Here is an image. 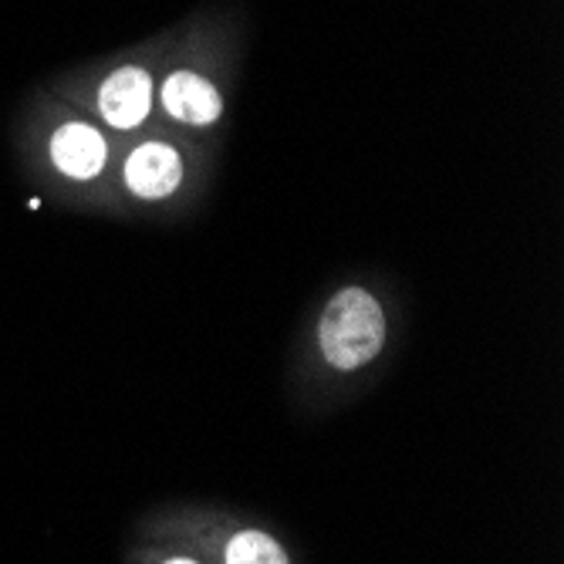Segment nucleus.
Instances as JSON below:
<instances>
[{"mask_svg":"<svg viewBox=\"0 0 564 564\" xmlns=\"http://www.w3.org/2000/svg\"><path fill=\"white\" fill-rule=\"evenodd\" d=\"M322 362L335 372H358L372 366L389 345L386 301L369 284H345L325 304L315 325Z\"/></svg>","mask_w":564,"mask_h":564,"instance_id":"1","label":"nucleus"},{"mask_svg":"<svg viewBox=\"0 0 564 564\" xmlns=\"http://www.w3.org/2000/svg\"><path fill=\"white\" fill-rule=\"evenodd\" d=\"M186 180L183 152L166 139L139 142L122 163V186L139 203H166Z\"/></svg>","mask_w":564,"mask_h":564,"instance_id":"2","label":"nucleus"},{"mask_svg":"<svg viewBox=\"0 0 564 564\" xmlns=\"http://www.w3.org/2000/svg\"><path fill=\"white\" fill-rule=\"evenodd\" d=\"M152 101H156V82L145 65H119L101 78L95 91V109L101 122L116 132H135L149 122Z\"/></svg>","mask_w":564,"mask_h":564,"instance_id":"3","label":"nucleus"},{"mask_svg":"<svg viewBox=\"0 0 564 564\" xmlns=\"http://www.w3.org/2000/svg\"><path fill=\"white\" fill-rule=\"evenodd\" d=\"M51 166H55L65 180L72 183H91L106 173L109 166V139L98 126L85 122V119H72V122H62L51 135Z\"/></svg>","mask_w":564,"mask_h":564,"instance_id":"4","label":"nucleus"},{"mask_svg":"<svg viewBox=\"0 0 564 564\" xmlns=\"http://www.w3.org/2000/svg\"><path fill=\"white\" fill-rule=\"evenodd\" d=\"M163 112L189 129H207L214 122H220L224 116V95L220 88L193 68H176L163 78V85L156 88Z\"/></svg>","mask_w":564,"mask_h":564,"instance_id":"5","label":"nucleus"},{"mask_svg":"<svg viewBox=\"0 0 564 564\" xmlns=\"http://www.w3.org/2000/svg\"><path fill=\"white\" fill-rule=\"evenodd\" d=\"M224 564H291L284 544L261 528H237L220 551Z\"/></svg>","mask_w":564,"mask_h":564,"instance_id":"6","label":"nucleus"},{"mask_svg":"<svg viewBox=\"0 0 564 564\" xmlns=\"http://www.w3.org/2000/svg\"><path fill=\"white\" fill-rule=\"evenodd\" d=\"M160 564H203V561H196V557H189V554H173V557H163Z\"/></svg>","mask_w":564,"mask_h":564,"instance_id":"7","label":"nucleus"}]
</instances>
